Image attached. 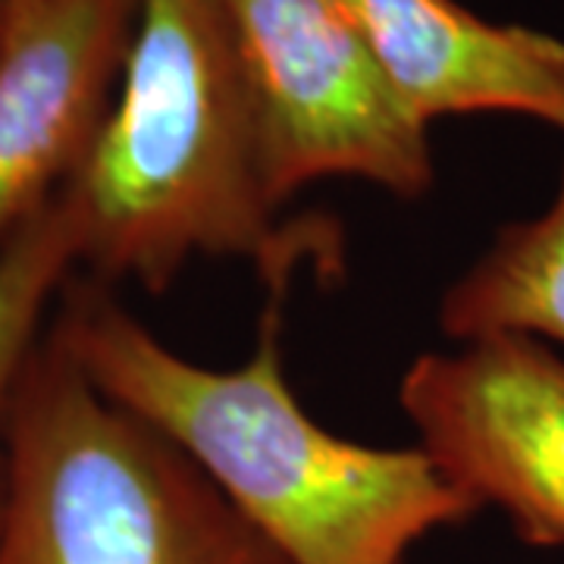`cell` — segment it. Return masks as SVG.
<instances>
[{
  "label": "cell",
  "mask_w": 564,
  "mask_h": 564,
  "mask_svg": "<svg viewBox=\"0 0 564 564\" xmlns=\"http://www.w3.org/2000/svg\"><path fill=\"white\" fill-rule=\"evenodd\" d=\"M440 326L458 345L524 336L564 351V173L540 217L505 226L445 289Z\"/></svg>",
  "instance_id": "ba28073f"
},
{
  "label": "cell",
  "mask_w": 564,
  "mask_h": 564,
  "mask_svg": "<svg viewBox=\"0 0 564 564\" xmlns=\"http://www.w3.org/2000/svg\"><path fill=\"white\" fill-rule=\"evenodd\" d=\"M399 402L417 445L533 545H564V355L524 336L430 351Z\"/></svg>",
  "instance_id": "5b68a950"
},
{
  "label": "cell",
  "mask_w": 564,
  "mask_h": 564,
  "mask_svg": "<svg viewBox=\"0 0 564 564\" xmlns=\"http://www.w3.org/2000/svg\"><path fill=\"white\" fill-rule=\"evenodd\" d=\"M82 267L79 220L61 192L44 210L0 242V486H3V426L22 370L44 339L41 326L66 282Z\"/></svg>",
  "instance_id": "9c48e42d"
},
{
  "label": "cell",
  "mask_w": 564,
  "mask_h": 564,
  "mask_svg": "<svg viewBox=\"0 0 564 564\" xmlns=\"http://www.w3.org/2000/svg\"><path fill=\"white\" fill-rule=\"evenodd\" d=\"M0 32H3V25H0Z\"/></svg>",
  "instance_id": "30bf717a"
},
{
  "label": "cell",
  "mask_w": 564,
  "mask_h": 564,
  "mask_svg": "<svg viewBox=\"0 0 564 564\" xmlns=\"http://www.w3.org/2000/svg\"><path fill=\"white\" fill-rule=\"evenodd\" d=\"M139 3H0V242L91 158L120 88Z\"/></svg>",
  "instance_id": "8992f818"
},
{
  "label": "cell",
  "mask_w": 564,
  "mask_h": 564,
  "mask_svg": "<svg viewBox=\"0 0 564 564\" xmlns=\"http://www.w3.org/2000/svg\"><path fill=\"white\" fill-rule=\"evenodd\" d=\"M395 95L421 122L521 113L564 132V41L496 25L458 0H343Z\"/></svg>",
  "instance_id": "52a82bcc"
},
{
  "label": "cell",
  "mask_w": 564,
  "mask_h": 564,
  "mask_svg": "<svg viewBox=\"0 0 564 564\" xmlns=\"http://www.w3.org/2000/svg\"><path fill=\"white\" fill-rule=\"evenodd\" d=\"M0 564H289L47 333L3 426Z\"/></svg>",
  "instance_id": "3957f363"
},
{
  "label": "cell",
  "mask_w": 564,
  "mask_h": 564,
  "mask_svg": "<svg viewBox=\"0 0 564 564\" xmlns=\"http://www.w3.org/2000/svg\"><path fill=\"white\" fill-rule=\"evenodd\" d=\"M282 299L270 292L251 358L232 370L185 361L91 276L66 282L47 336L289 564H408L423 536L480 505L421 445L373 448L307 417L285 380Z\"/></svg>",
  "instance_id": "6da1fadb"
},
{
  "label": "cell",
  "mask_w": 564,
  "mask_h": 564,
  "mask_svg": "<svg viewBox=\"0 0 564 564\" xmlns=\"http://www.w3.org/2000/svg\"><path fill=\"white\" fill-rule=\"evenodd\" d=\"M220 10L276 210L323 180H364L404 202L433 188L430 126L395 95L343 0H220Z\"/></svg>",
  "instance_id": "277c9868"
},
{
  "label": "cell",
  "mask_w": 564,
  "mask_h": 564,
  "mask_svg": "<svg viewBox=\"0 0 564 564\" xmlns=\"http://www.w3.org/2000/svg\"><path fill=\"white\" fill-rule=\"evenodd\" d=\"M91 280L158 295L192 258L254 263L270 292L339 270L329 220H280L267 198L220 0H141L98 144L63 188Z\"/></svg>",
  "instance_id": "7a4b0ae2"
}]
</instances>
